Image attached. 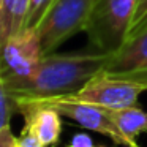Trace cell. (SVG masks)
Returning <instances> with one entry per match:
<instances>
[{
  "label": "cell",
  "mask_w": 147,
  "mask_h": 147,
  "mask_svg": "<svg viewBox=\"0 0 147 147\" xmlns=\"http://www.w3.org/2000/svg\"><path fill=\"white\" fill-rule=\"evenodd\" d=\"M51 3H52V0H32L30 2L29 16H27L24 29H27V27H35L36 22L41 19V16L45 14V11L49 8Z\"/></svg>",
  "instance_id": "10"
},
{
  "label": "cell",
  "mask_w": 147,
  "mask_h": 147,
  "mask_svg": "<svg viewBox=\"0 0 147 147\" xmlns=\"http://www.w3.org/2000/svg\"><path fill=\"white\" fill-rule=\"evenodd\" d=\"M96 0H52L35 30L40 36L43 52H55L68 38L84 32Z\"/></svg>",
  "instance_id": "2"
},
{
  "label": "cell",
  "mask_w": 147,
  "mask_h": 147,
  "mask_svg": "<svg viewBox=\"0 0 147 147\" xmlns=\"http://www.w3.org/2000/svg\"><path fill=\"white\" fill-rule=\"evenodd\" d=\"M16 147H43V144L40 142V139L35 134L33 128L29 123H24V128L21 131L19 138H18Z\"/></svg>",
  "instance_id": "11"
},
{
  "label": "cell",
  "mask_w": 147,
  "mask_h": 147,
  "mask_svg": "<svg viewBox=\"0 0 147 147\" xmlns=\"http://www.w3.org/2000/svg\"><path fill=\"white\" fill-rule=\"evenodd\" d=\"M18 138L13 134L11 127L0 130V147H16Z\"/></svg>",
  "instance_id": "13"
},
{
  "label": "cell",
  "mask_w": 147,
  "mask_h": 147,
  "mask_svg": "<svg viewBox=\"0 0 147 147\" xmlns=\"http://www.w3.org/2000/svg\"><path fill=\"white\" fill-rule=\"evenodd\" d=\"M106 73L123 78H138L147 82V24L127 36L123 45L112 52Z\"/></svg>",
  "instance_id": "7"
},
{
  "label": "cell",
  "mask_w": 147,
  "mask_h": 147,
  "mask_svg": "<svg viewBox=\"0 0 147 147\" xmlns=\"http://www.w3.org/2000/svg\"><path fill=\"white\" fill-rule=\"evenodd\" d=\"M111 114L114 122L117 123L119 130L131 142H136V138L141 133L147 131V111L138 108V106H131V108L125 109H114V111L111 109Z\"/></svg>",
  "instance_id": "8"
},
{
  "label": "cell",
  "mask_w": 147,
  "mask_h": 147,
  "mask_svg": "<svg viewBox=\"0 0 147 147\" xmlns=\"http://www.w3.org/2000/svg\"><path fill=\"white\" fill-rule=\"evenodd\" d=\"M92 147H106V146H92Z\"/></svg>",
  "instance_id": "14"
},
{
  "label": "cell",
  "mask_w": 147,
  "mask_h": 147,
  "mask_svg": "<svg viewBox=\"0 0 147 147\" xmlns=\"http://www.w3.org/2000/svg\"><path fill=\"white\" fill-rule=\"evenodd\" d=\"M138 0H96L86 35L96 51L115 52L127 40Z\"/></svg>",
  "instance_id": "3"
},
{
  "label": "cell",
  "mask_w": 147,
  "mask_h": 147,
  "mask_svg": "<svg viewBox=\"0 0 147 147\" xmlns=\"http://www.w3.org/2000/svg\"><path fill=\"white\" fill-rule=\"evenodd\" d=\"M147 24V0H138V7H136V13L133 16L130 26V32L128 35L134 33L136 30H139L141 27H144Z\"/></svg>",
  "instance_id": "12"
},
{
  "label": "cell",
  "mask_w": 147,
  "mask_h": 147,
  "mask_svg": "<svg viewBox=\"0 0 147 147\" xmlns=\"http://www.w3.org/2000/svg\"><path fill=\"white\" fill-rule=\"evenodd\" d=\"M18 100L51 106L55 111H59V114L62 117H67L70 120L76 122L79 127L86 128L89 131H95V133H100L103 136L109 138L117 146L141 147L138 142H131L128 138L123 136V133L119 130L117 123L112 119L111 109H106L103 106L84 103V101H74V100H68V98H63V96H55V98H46V100H24V98H18Z\"/></svg>",
  "instance_id": "5"
},
{
  "label": "cell",
  "mask_w": 147,
  "mask_h": 147,
  "mask_svg": "<svg viewBox=\"0 0 147 147\" xmlns=\"http://www.w3.org/2000/svg\"><path fill=\"white\" fill-rule=\"evenodd\" d=\"M144 92H147L146 81L138 78L114 76L111 73L101 71L93 76L81 90L71 95H65L63 98L92 103L114 111L138 106V98Z\"/></svg>",
  "instance_id": "4"
},
{
  "label": "cell",
  "mask_w": 147,
  "mask_h": 147,
  "mask_svg": "<svg viewBox=\"0 0 147 147\" xmlns=\"http://www.w3.org/2000/svg\"><path fill=\"white\" fill-rule=\"evenodd\" d=\"M112 54L101 51L43 55L36 68L24 78H0V86L24 100L65 96L81 90L93 76L106 70Z\"/></svg>",
  "instance_id": "1"
},
{
  "label": "cell",
  "mask_w": 147,
  "mask_h": 147,
  "mask_svg": "<svg viewBox=\"0 0 147 147\" xmlns=\"http://www.w3.org/2000/svg\"><path fill=\"white\" fill-rule=\"evenodd\" d=\"M14 114H19V105L16 98L3 86H0V130L10 127V120Z\"/></svg>",
  "instance_id": "9"
},
{
  "label": "cell",
  "mask_w": 147,
  "mask_h": 147,
  "mask_svg": "<svg viewBox=\"0 0 147 147\" xmlns=\"http://www.w3.org/2000/svg\"><path fill=\"white\" fill-rule=\"evenodd\" d=\"M43 46L35 27H27L14 33L2 46L0 78L29 76L41 62Z\"/></svg>",
  "instance_id": "6"
}]
</instances>
